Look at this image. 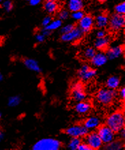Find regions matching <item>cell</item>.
<instances>
[{
	"label": "cell",
	"mask_w": 125,
	"mask_h": 150,
	"mask_svg": "<svg viewBox=\"0 0 125 150\" xmlns=\"http://www.w3.org/2000/svg\"><path fill=\"white\" fill-rule=\"evenodd\" d=\"M105 124L109 126L115 133H118L124 128L125 117L124 112L121 110L110 113L105 120Z\"/></svg>",
	"instance_id": "6da1fadb"
},
{
	"label": "cell",
	"mask_w": 125,
	"mask_h": 150,
	"mask_svg": "<svg viewBox=\"0 0 125 150\" xmlns=\"http://www.w3.org/2000/svg\"><path fill=\"white\" fill-rule=\"evenodd\" d=\"M118 98V91L110 89L107 87L99 89L95 95L96 100L103 106L112 105Z\"/></svg>",
	"instance_id": "7a4b0ae2"
},
{
	"label": "cell",
	"mask_w": 125,
	"mask_h": 150,
	"mask_svg": "<svg viewBox=\"0 0 125 150\" xmlns=\"http://www.w3.org/2000/svg\"><path fill=\"white\" fill-rule=\"evenodd\" d=\"M62 143L57 139L44 138L38 140L33 145V150H59Z\"/></svg>",
	"instance_id": "3957f363"
},
{
	"label": "cell",
	"mask_w": 125,
	"mask_h": 150,
	"mask_svg": "<svg viewBox=\"0 0 125 150\" xmlns=\"http://www.w3.org/2000/svg\"><path fill=\"white\" fill-rule=\"evenodd\" d=\"M70 96L72 100L77 103V102L85 100L87 98L86 92L85 91L84 85L82 81H76L71 86L70 90Z\"/></svg>",
	"instance_id": "277c9868"
},
{
	"label": "cell",
	"mask_w": 125,
	"mask_h": 150,
	"mask_svg": "<svg viewBox=\"0 0 125 150\" xmlns=\"http://www.w3.org/2000/svg\"><path fill=\"white\" fill-rule=\"evenodd\" d=\"M125 26L124 14L117 13L112 14L109 16L108 28L112 32H118L121 31Z\"/></svg>",
	"instance_id": "5b68a950"
},
{
	"label": "cell",
	"mask_w": 125,
	"mask_h": 150,
	"mask_svg": "<svg viewBox=\"0 0 125 150\" xmlns=\"http://www.w3.org/2000/svg\"><path fill=\"white\" fill-rule=\"evenodd\" d=\"M89 130L83 126V124H76L68 127L65 130V134L69 137L84 138L88 134Z\"/></svg>",
	"instance_id": "8992f818"
},
{
	"label": "cell",
	"mask_w": 125,
	"mask_h": 150,
	"mask_svg": "<svg viewBox=\"0 0 125 150\" xmlns=\"http://www.w3.org/2000/svg\"><path fill=\"white\" fill-rule=\"evenodd\" d=\"M84 35L82 31L77 26H75L73 30L70 32L66 34H62L60 36V40L63 42L75 43L80 41L84 36Z\"/></svg>",
	"instance_id": "52a82bcc"
},
{
	"label": "cell",
	"mask_w": 125,
	"mask_h": 150,
	"mask_svg": "<svg viewBox=\"0 0 125 150\" xmlns=\"http://www.w3.org/2000/svg\"><path fill=\"white\" fill-rule=\"evenodd\" d=\"M97 133L103 144H108L116 138V133L107 125H101L97 128Z\"/></svg>",
	"instance_id": "ba28073f"
},
{
	"label": "cell",
	"mask_w": 125,
	"mask_h": 150,
	"mask_svg": "<svg viewBox=\"0 0 125 150\" xmlns=\"http://www.w3.org/2000/svg\"><path fill=\"white\" fill-rule=\"evenodd\" d=\"M84 138V142L88 145V147L91 150L101 149L104 145L99 134H98L97 132H95V131H92L91 132H88V134Z\"/></svg>",
	"instance_id": "9c48e42d"
},
{
	"label": "cell",
	"mask_w": 125,
	"mask_h": 150,
	"mask_svg": "<svg viewBox=\"0 0 125 150\" xmlns=\"http://www.w3.org/2000/svg\"><path fill=\"white\" fill-rule=\"evenodd\" d=\"M97 74V70L92 68L87 64H84L81 66L78 70L77 75L79 79L82 81H88L94 78Z\"/></svg>",
	"instance_id": "30bf717a"
},
{
	"label": "cell",
	"mask_w": 125,
	"mask_h": 150,
	"mask_svg": "<svg viewBox=\"0 0 125 150\" xmlns=\"http://www.w3.org/2000/svg\"><path fill=\"white\" fill-rule=\"evenodd\" d=\"M78 28L84 34H88L94 27V18L89 14H85L78 21Z\"/></svg>",
	"instance_id": "8fae6325"
},
{
	"label": "cell",
	"mask_w": 125,
	"mask_h": 150,
	"mask_svg": "<svg viewBox=\"0 0 125 150\" xmlns=\"http://www.w3.org/2000/svg\"><path fill=\"white\" fill-rule=\"evenodd\" d=\"M102 124L101 117L97 115H91L85 118L83 122V125L89 131H94Z\"/></svg>",
	"instance_id": "7c38bea8"
},
{
	"label": "cell",
	"mask_w": 125,
	"mask_h": 150,
	"mask_svg": "<svg viewBox=\"0 0 125 150\" xmlns=\"http://www.w3.org/2000/svg\"><path fill=\"white\" fill-rule=\"evenodd\" d=\"M106 55L108 60H114L121 57L124 52V47L122 45H116L108 47L106 50Z\"/></svg>",
	"instance_id": "4fadbf2b"
},
{
	"label": "cell",
	"mask_w": 125,
	"mask_h": 150,
	"mask_svg": "<svg viewBox=\"0 0 125 150\" xmlns=\"http://www.w3.org/2000/svg\"><path fill=\"white\" fill-rule=\"evenodd\" d=\"M107 57L103 51L97 52L94 57L90 59L91 65L95 68H101L107 64Z\"/></svg>",
	"instance_id": "5bb4252c"
},
{
	"label": "cell",
	"mask_w": 125,
	"mask_h": 150,
	"mask_svg": "<svg viewBox=\"0 0 125 150\" xmlns=\"http://www.w3.org/2000/svg\"><path fill=\"white\" fill-rule=\"evenodd\" d=\"M92 109V106L89 102L83 100L76 103L74 106V109L78 115H84L88 114Z\"/></svg>",
	"instance_id": "9a60e30c"
},
{
	"label": "cell",
	"mask_w": 125,
	"mask_h": 150,
	"mask_svg": "<svg viewBox=\"0 0 125 150\" xmlns=\"http://www.w3.org/2000/svg\"><path fill=\"white\" fill-rule=\"evenodd\" d=\"M110 42H111V38L108 35L103 38H97L94 42V47L97 51H105L109 47Z\"/></svg>",
	"instance_id": "2e32d148"
},
{
	"label": "cell",
	"mask_w": 125,
	"mask_h": 150,
	"mask_svg": "<svg viewBox=\"0 0 125 150\" xmlns=\"http://www.w3.org/2000/svg\"><path fill=\"white\" fill-rule=\"evenodd\" d=\"M109 16L105 12L98 14L94 18V26L97 29H105L109 24Z\"/></svg>",
	"instance_id": "e0dca14e"
},
{
	"label": "cell",
	"mask_w": 125,
	"mask_h": 150,
	"mask_svg": "<svg viewBox=\"0 0 125 150\" xmlns=\"http://www.w3.org/2000/svg\"><path fill=\"white\" fill-rule=\"evenodd\" d=\"M43 8L47 14H49V15H53V14L57 13L59 10L60 6L56 0H53V1L46 0L44 2Z\"/></svg>",
	"instance_id": "ac0fdd59"
},
{
	"label": "cell",
	"mask_w": 125,
	"mask_h": 150,
	"mask_svg": "<svg viewBox=\"0 0 125 150\" xmlns=\"http://www.w3.org/2000/svg\"><path fill=\"white\" fill-rule=\"evenodd\" d=\"M23 64L26 68H28L30 71L36 72V73H40L42 69L38 62L36 59L32 58H26L23 59Z\"/></svg>",
	"instance_id": "d6986e66"
},
{
	"label": "cell",
	"mask_w": 125,
	"mask_h": 150,
	"mask_svg": "<svg viewBox=\"0 0 125 150\" xmlns=\"http://www.w3.org/2000/svg\"><path fill=\"white\" fill-rule=\"evenodd\" d=\"M105 85L106 87H107V88L116 90L120 86V78L118 76H116V75L109 76L106 81Z\"/></svg>",
	"instance_id": "ffe728a7"
},
{
	"label": "cell",
	"mask_w": 125,
	"mask_h": 150,
	"mask_svg": "<svg viewBox=\"0 0 125 150\" xmlns=\"http://www.w3.org/2000/svg\"><path fill=\"white\" fill-rule=\"evenodd\" d=\"M67 8L70 12L82 10L84 8V2L83 0H68Z\"/></svg>",
	"instance_id": "44dd1931"
},
{
	"label": "cell",
	"mask_w": 125,
	"mask_h": 150,
	"mask_svg": "<svg viewBox=\"0 0 125 150\" xmlns=\"http://www.w3.org/2000/svg\"><path fill=\"white\" fill-rule=\"evenodd\" d=\"M124 147V143L120 139H114L108 144L105 145L104 148L108 150H119Z\"/></svg>",
	"instance_id": "7402d4cb"
},
{
	"label": "cell",
	"mask_w": 125,
	"mask_h": 150,
	"mask_svg": "<svg viewBox=\"0 0 125 150\" xmlns=\"http://www.w3.org/2000/svg\"><path fill=\"white\" fill-rule=\"evenodd\" d=\"M62 24H63V21L57 18L55 19L52 20L51 22L45 28H47V30H49V31L53 32V31L58 30L60 29V28L62 26Z\"/></svg>",
	"instance_id": "603a6c76"
},
{
	"label": "cell",
	"mask_w": 125,
	"mask_h": 150,
	"mask_svg": "<svg viewBox=\"0 0 125 150\" xmlns=\"http://www.w3.org/2000/svg\"><path fill=\"white\" fill-rule=\"evenodd\" d=\"M82 142V139L77 137H70V141L67 144V148L70 150H77Z\"/></svg>",
	"instance_id": "cb8c5ba5"
},
{
	"label": "cell",
	"mask_w": 125,
	"mask_h": 150,
	"mask_svg": "<svg viewBox=\"0 0 125 150\" xmlns=\"http://www.w3.org/2000/svg\"><path fill=\"white\" fill-rule=\"evenodd\" d=\"M96 53H97V50L94 49V47H88L83 50L82 57L83 59L86 60H90L94 57Z\"/></svg>",
	"instance_id": "d4e9b609"
},
{
	"label": "cell",
	"mask_w": 125,
	"mask_h": 150,
	"mask_svg": "<svg viewBox=\"0 0 125 150\" xmlns=\"http://www.w3.org/2000/svg\"><path fill=\"white\" fill-rule=\"evenodd\" d=\"M21 98L19 96H12L8 99V106L10 107H16L20 105Z\"/></svg>",
	"instance_id": "484cf974"
},
{
	"label": "cell",
	"mask_w": 125,
	"mask_h": 150,
	"mask_svg": "<svg viewBox=\"0 0 125 150\" xmlns=\"http://www.w3.org/2000/svg\"><path fill=\"white\" fill-rule=\"evenodd\" d=\"M58 18H59L61 21H66L67 20L70 16V12L68 9L66 8H62V9H59L58 12Z\"/></svg>",
	"instance_id": "4316f807"
},
{
	"label": "cell",
	"mask_w": 125,
	"mask_h": 150,
	"mask_svg": "<svg viewBox=\"0 0 125 150\" xmlns=\"http://www.w3.org/2000/svg\"><path fill=\"white\" fill-rule=\"evenodd\" d=\"M1 4L2 8L7 12L12 11L14 8V3L12 0H4Z\"/></svg>",
	"instance_id": "83f0119b"
},
{
	"label": "cell",
	"mask_w": 125,
	"mask_h": 150,
	"mask_svg": "<svg viewBox=\"0 0 125 150\" xmlns=\"http://www.w3.org/2000/svg\"><path fill=\"white\" fill-rule=\"evenodd\" d=\"M85 14V12L83 11V10H78V11L71 12V13H70V17H71L72 19L75 21H79L80 19H82L83 16H84Z\"/></svg>",
	"instance_id": "f1b7e54d"
},
{
	"label": "cell",
	"mask_w": 125,
	"mask_h": 150,
	"mask_svg": "<svg viewBox=\"0 0 125 150\" xmlns=\"http://www.w3.org/2000/svg\"><path fill=\"white\" fill-rule=\"evenodd\" d=\"M114 12L115 13L120 14H125V2L122 1L117 4L114 7Z\"/></svg>",
	"instance_id": "f546056e"
},
{
	"label": "cell",
	"mask_w": 125,
	"mask_h": 150,
	"mask_svg": "<svg viewBox=\"0 0 125 150\" xmlns=\"http://www.w3.org/2000/svg\"><path fill=\"white\" fill-rule=\"evenodd\" d=\"M75 27V25L73 23H68L65 25H62L60 28V33L61 34H66V33L70 32V31L73 30Z\"/></svg>",
	"instance_id": "4dcf8cb0"
},
{
	"label": "cell",
	"mask_w": 125,
	"mask_h": 150,
	"mask_svg": "<svg viewBox=\"0 0 125 150\" xmlns=\"http://www.w3.org/2000/svg\"><path fill=\"white\" fill-rule=\"evenodd\" d=\"M53 20V18H52L51 15H47L45 16V17L43 18V19L42 20V22H41V25L43 28H46L48 25H49L50 23L51 22V21Z\"/></svg>",
	"instance_id": "1f68e13d"
},
{
	"label": "cell",
	"mask_w": 125,
	"mask_h": 150,
	"mask_svg": "<svg viewBox=\"0 0 125 150\" xmlns=\"http://www.w3.org/2000/svg\"><path fill=\"white\" fill-rule=\"evenodd\" d=\"M46 38H47V37H46L44 34H42L40 32L36 33V35H35V40H36V41L38 43L44 42L45 41Z\"/></svg>",
	"instance_id": "d6a6232c"
},
{
	"label": "cell",
	"mask_w": 125,
	"mask_h": 150,
	"mask_svg": "<svg viewBox=\"0 0 125 150\" xmlns=\"http://www.w3.org/2000/svg\"><path fill=\"white\" fill-rule=\"evenodd\" d=\"M107 36V32L105 29H98L96 32V36L97 38H103Z\"/></svg>",
	"instance_id": "836d02e7"
},
{
	"label": "cell",
	"mask_w": 125,
	"mask_h": 150,
	"mask_svg": "<svg viewBox=\"0 0 125 150\" xmlns=\"http://www.w3.org/2000/svg\"><path fill=\"white\" fill-rule=\"evenodd\" d=\"M118 97H119L122 101L124 100V99H125V88L124 87L120 88L119 91H118Z\"/></svg>",
	"instance_id": "e575fe53"
},
{
	"label": "cell",
	"mask_w": 125,
	"mask_h": 150,
	"mask_svg": "<svg viewBox=\"0 0 125 150\" xmlns=\"http://www.w3.org/2000/svg\"><path fill=\"white\" fill-rule=\"evenodd\" d=\"M78 150H91L86 143L85 142H82L78 147Z\"/></svg>",
	"instance_id": "d590c367"
},
{
	"label": "cell",
	"mask_w": 125,
	"mask_h": 150,
	"mask_svg": "<svg viewBox=\"0 0 125 150\" xmlns=\"http://www.w3.org/2000/svg\"><path fill=\"white\" fill-rule=\"evenodd\" d=\"M40 32L42 33V34L45 35L46 37L49 36L50 35L52 34V32H51V31H49V30H47V29L45 28H43V29H42V30L40 31Z\"/></svg>",
	"instance_id": "8d00e7d4"
},
{
	"label": "cell",
	"mask_w": 125,
	"mask_h": 150,
	"mask_svg": "<svg viewBox=\"0 0 125 150\" xmlns=\"http://www.w3.org/2000/svg\"><path fill=\"white\" fill-rule=\"evenodd\" d=\"M118 133V136H119V139H120V140L124 141L125 139V129H124V128L121 129V130H120Z\"/></svg>",
	"instance_id": "74e56055"
},
{
	"label": "cell",
	"mask_w": 125,
	"mask_h": 150,
	"mask_svg": "<svg viewBox=\"0 0 125 150\" xmlns=\"http://www.w3.org/2000/svg\"><path fill=\"white\" fill-rule=\"evenodd\" d=\"M43 1V0H30L29 3L32 6H36L40 4Z\"/></svg>",
	"instance_id": "f35d334b"
},
{
	"label": "cell",
	"mask_w": 125,
	"mask_h": 150,
	"mask_svg": "<svg viewBox=\"0 0 125 150\" xmlns=\"http://www.w3.org/2000/svg\"><path fill=\"white\" fill-rule=\"evenodd\" d=\"M4 139V133L1 131H0V143Z\"/></svg>",
	"instance_id": "ab89813d"
},
{
	"label": "cell",
	"mask_w": 125,
	"mask_h": 150,
	"mask_svg": "<svg viewBox=\"0 0 125 150\" xmlns=\"http://www.w3.org/2000/svg\"><path fill=\"white\" fill-rule=\"evenodd\" d=\"M4 80V75L1 72H0V82H1Z\"/></svg>",
	"instance_id": "60d3db41"
},
{
	"label": "cell",
	"mask_w": 125,
	"mask_h": 150,
	"mask_svg": "<svg viewBox=\"0 0 125 150\" xmlns=\"http://www.w3.org/2000/svg\"><path fill=\"white\" fill-rule=\"evenodd\" d=\"M108 0H97V1H99V3H101V4H103V3H105L106 1H107Z\"/></svg>",
	"instance_id": "b9f144b4"
},
{
	"label": "cell",
	"mask_w": 125,
	"mask_h": 150,
	"mask_svg": "<svg viewBox=\"0 0 125 150\" xmlns=\"http://www.w3.org/2000/svg\"><path fill=\"white\" fill-rule=\"evenodd\" d=\"M1 112H0V119H1Z\"/></svg>",
	"instance_id": "7bdbcfd3"
},
{
	"label": "cell",
	"mask_w": 125,
	"mask_h": 150,
	"mask_svg": "<svg viewBox=\"0 0 125 150\" xmlns=\"http://www.w3.org/2000/svg\"><path fill=\"white\" fill-rule=\"evenodd\" d=\"M4 1V0H0V4H1V2L2 1Z\"/></svg>",
	"instance_id": "ee69618b"
},
{
	"label": "cell",
	"mask_w": 125,
	"mask_h": 150,
	"mask_svg": "<svg viewBox=\"0 0 125 150\" xmlns=\"http://www.w3.org/2000/svg\"><path fill=\"white\" fill-rule=\"evenodd\" d=\"M25 1H30V0H25Z\"/></svg>",
	"instance_id": "f6af8a7d"
},
{
	"label": "cell",
	"mask_w": 125,
	"mask_h": 150,
	"mask_svg": "<svg viewBox=\"0 0 125 150\" xmlns=\"http://www.w3.org/2000/svg\"><path fill=\"white\" fill-rule=\"evenodd\" d=\"M51 1H53V0H51Z\"/></svg>",
	"instance_id": "bcb514c9"
}]
</instances>
